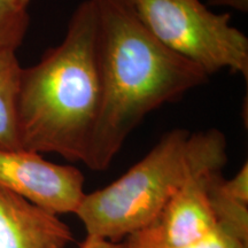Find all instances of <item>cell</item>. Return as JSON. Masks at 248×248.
I'll use <instances>...</instances> for the list:
<instances>
[{
  "label": "cell",
  "mask_w": 248,
  "mask_h": 248,
  "mask_svg": "<svg viewBox=\"0 0 248 248\" xmlns=\"http://www.w3.org/2000/svg\"><path fill=\"white\" fill-rule=\"evenodd\" d=\"M100 39L102 102L85 166H110L147 114L208 80V75L164 46L142 23L132 0H92Z\"/></svg>",
  "instance_id": "6da1fadb"
},
{
  "label": "cell",
  "mask_w": 248,
  "mask_h": 248,
  "mask_svg": "<svg viewBox=\"0 0 248 248\" xmlns=\"http://www.w3.org/2000/svg\"><path fill=\"white\" fill-rule=\"evenodd\" d=\"M102 77L97 8L77 6L66 36L22 68L17 99L21 147L85 163L100 115Z\"/></svg>",
  "instance_id": "7a4b0ae2"
},
{
  "label": "cell",
  "mask_w": 248,
  "mask_h": 248,
  "mask_svg": "<svg viewBox=\"0 0 248 248\" xmlns=\"http://www.w3.org/2000/svg\"><path fill=\"white\" fill-rule=\"evenodd\" d=\"M226 138L217 129H173L119 179L85 193L76 215L88 235L125 240L156 221L169 200L195 173L223 170Z\"/></svg>",
  "instance_id": "3957f363"
},
{
  "label": "cell",
  "mask_w": 248,
  "mask_h": 248,
  "mask_svg": "<svg viewBox=\"0 0 248 248\" xmlns=\"http://www.w3.org/2000/svg\"><path fill=\"white\" fill-rule=\"evenodd\" d=\"M153 35L207 75L229 70L248 78V38L200 0H132Z\"/></svg>",
  "instance_id": "277c9868"
},
{
  "label": "cell",
  "mask_w": 248,
  "mask_h": 248,
  "mask_svg": "<svg viewBox=\"0 0 248 248\" xmlns=\"http://www.w3.org/2000/svg\"><path fill=\"white\" fill-rule=\"evenodd\" d=\"M0 186L55 215L76 213L84 198V176L42 154L0 150Z\"/></svg>",
  "instance_id": "5b68a950"
},
{
  "label": "cell",
  "mask_w": 248,
  "mask_h": 248,
  "mask_svg": "<svg viewBox=\"0 0 248 248\" xmlns=\"http://www.w3.org/2000/svg\"><path fill=\"white\" fill-rule=\"evenodd\" d=\"M73 241L59 215L0 186V248H64Z\"/></svg>",
  "instance_id": "8992f818"
},
{
  "label": "cell",
  "mask_w": 248,
  "mask_h": 248,
  "mask_svg": "<svg viewBox=\"0 0 248 248\" xmlns=\"http://www.w3.org/2000/svg\"><path fill=\"white\" fill-rule=\"evenodd\" d=\"M222 170L195 173L179 188L154 222L166 248H179L199 240L216 226L207 184L210 175Z\"/></svg>",
  "instance_id": "52a82bcc"
},
{
  "label": "cell",
  "mask_w": 248,
  "mask_h": 248,
  "mask_svg": "<svg viewBox=\"0 0 248 248\" xmlns=\"http://www.w3.org/2000/svg\"><path fill=\"white\" fill-rule=\"evenodd\" d=\"M207 192L216 224L248 245V163L230 179L223 177L222 171L212 173Z\"/></svg>",
  "instance_id": "ba28073f"
},
{
  "label": "cell",
  "mask_w": 248,
  "mask_h": 248,
  "mask_svg": "<svg viewBox=\"0 0 248 248\" xmlns=\"http://www.w3.org/2000/svg\"><path fill=\"white\" fill-rule=\"evenodd\" d=\"M21 73L16 52H0V150H22L17 123Z\"/></svg>",
  "instance_id": "9c48e42d"
},
{
  "label": "cell",
  "mask_w": 248,
  "mask_h": 248,
  "mask_svg": "<svg viewBox=\"0 0 248 248\" xmlns=\"http://www.w3.org/2000/svg\"><path fill=\"white\" fill-rule=\"evenodd\" d=\"M23 0H0V52L13 51L22 44L30 17Z\"/></svg>",
  "instance_id": "30bf717a"
},
{
  "label": "cell",
  "mask_w": 248,
  "mask_h": 248,
  "mask_svg": "<svg viewBox=\"0 0 248 248\" xmlns=\"http://www.w3.org/2000/svg\"><path fill=\"white\" fill-rule=\"evenodd\" d=\"M179 248H248V245L243 243L225 228L216 224L215 228L204 237Z\"/></svg>",
  "instance_id": "8fae6325"
},
{
  "label": "cell",
  "mask_w": 248,
  "mask_h": 248,
  "mask_svg": "<svg viewBox=\"0 0 248 248\" xmlns=\"http://www.w3.org/2000/svg\"><path fill=\"white\" fill-rule=\"evenodd\" d=\"M125 240L128 248H166L154 223L144 230L131 234Z\"/></svg>",
  "instance_id": "7c38bea8"
},
{
  "label": "cell",
  "mask_w": 248,
  "mask_h": 248,
  "mask_svg": "<svg viewBox=\"0 0 248 248\" xmlns=\"http://www.w3.org/2000/svg\"><path fill=\"white\" fill-rule=\"evenodd\" d=\"M79 248H128V244L126 240L115 243V241L86 235V239L83 241Z\"/></svg>",
  "instance_id": "4fadbf2b"
},
{
  "label": "cell",
  "mask_w": 248,
  "mask_h": 248,
  "mask_svg": "<svg viewBox=\"0 0 248 248\" xmlns=\"http://www.w3.org/2000/svg\"><path fill=\"white\" fill-rule=\"evenodd\" d=\"M210 4L217 6H228L237 11L247 12L248 0H210Z\"/></svg>",
  "instance_id": "5bb4252c"
},
{
  "label": "cell",
  "mask_w": 248,
  "mask_h": 248,
  "mask_svg": "<svg viewBox=\"0 0 248 248\" xmlns=\"http://www.w3.org/2000/svg\"><path fill=\"white\" fill-rule=\"evenodd\" d=\"M23 1H24V2H27V4H30L31 0H23Z\"/></svg>",
  "instance_id": "9a60e30c"
}]
</instances>
